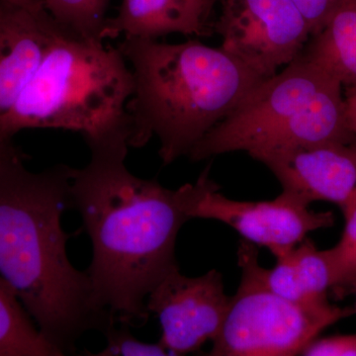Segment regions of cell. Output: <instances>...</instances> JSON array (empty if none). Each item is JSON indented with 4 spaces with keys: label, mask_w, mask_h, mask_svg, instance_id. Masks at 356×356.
<instances>
[{
    "label": "cell",
    "mask_w": 356,
    "mask_h": 356,
    "mask_svg": "<svg viewBox=\"0 0 356 356\" xmlns=\"http://www.w3.org/2000/svg\"><path fill=\"white\" fill-rule=\"evenodd\" d=\"M129 135L126 117L83 137L90 159L83 168H72L70 196L92 245L86 271L95 305L133 327L149 318L147 295L179 267L175 243L188 218L175 191L129 170Z\"/></svg>",
    "instance_id": "6da1fadb"
},
{
    "label": "cell",
    "mask_w": 356,
    "mask_h": 356,
    "mask_svg": "<svg viewBox=\"0 0 356 356\" xmlns=\"http://www.w3.org/2000/svg\"><path fill=\"white\" fill-rule=\"evenodd\" d=\"M70 182L72 168L63 163L32 172L19 161L0 175V277L63 355L86 332L104 334L117 323L95 305L88 271L67 257L62 216Z\"/></svg>",
    "instance_id": "7a4b0ae2"
},
{
    "label": "cell",
    "mask_w": 356,
    "mask_h": 356,
    "mask_svg": "<svg viewBox=\"0 0 356 356\" xmlns=\"http://www.w3.org/2000/svg\"><path fill=\"white\" fill-rule=\"evenodd\" d=\"M117 47L133 76L126 105L129 146L144 147L156 136L163 165L188 156L264 81L221 47L197 40L123 39Z\"/></svg>",
    "instance_id": "3957f363"
},
{
    "label": "cell",
    "mask_w": 356,
    "mask_h": 356,
    "mask_svg": "<svg viewBox=\"0 0 356 356\" xmlns=\"http://www.w3.org/2000/svg\"><path fill=\"white\" fill-rule=\"evenodd\" d=\"M132 93V72L118 47L62 29L0 120V133L9 139L28 129L95 135L125 120Z\"/></svg>",
    "instance_id": "277c9868"
},
{
    "label": "cell",
    "mask_w": 356,
    "mask_h": 356,
    "mask_svg": "<svg viewBox=\"0 0 356 356\" xmlns=\"http://www.w3.org/2000/svg\"><path fill=\"white\" fill-rule=\"evenodd\" d=\"M343 84L299 56L264 79L188 154L192 161L243 151L355 143L346 120Z\"/></svg>",
    "instance_id": "5b68a950"
},
{
    "label": "cell",
    "mask_w": 356,
    "mask_h": 356,
    "mask_svg": "<svg viewBox=\"0 0 356 356\" xmlns=\"http://www.w3.org/2000/svg\"><path fill=\"white\" fill-rule=\"evenodd\" d=\"M238 257L242 280L208 355H301L325 327L355 314L350 307L295 303L270 291L259 276L254 243L242 241Z\"/></svg>",
    "instance_id": "8992f818"
},
{
    "label": "cell",
    "mask_w": 356,
    "mask_h": 356,
    "mask_svg": "<svg viewBox=\"0 0 356 356\" xmlns=\"http://www.w3.org/2000/svg\"><path fill=\"white\" fill-rule=\"evenodd\" d=\"M210 165L195 184L175 191L180 209L188 220H217L238 232L245 241L266 248L275 257L303 242L307 235L334 225L332 212H315L309 205L282 191L270 201H236L222 195L211 179Z\"/></svg>",
    "instance_id": "52a82bcc"
},
{
    "label": "cell",
    "mask_w": 356,
    "mask_h": 356,
    "mask_svg": "<svg viewBox=\"0 0 356 356\" xmlns=\"http://www.w3.org/2000/svg\"><path fill=\"white\" fill-rule=\"evenodd\" d=\"M221 48L266 79L301 55L311 37L293 0H221Z\"/></svg>",
    "instance_id": "ba28073f"
},
{
    "label": "cell",
    "mask_w": 356,
    "mask_h": 356,
    "mask_svg": "<svg viewBox=\"0 0 356 356\" xmlns=\"http://www.w3.org/2000/svg\"><path fill=\"white\" fill-rule=\"evenodd\" d=\"M229 301L219 271L212 269L199 277H187L178 267L147 295L146 306L161 323L159 343L170 355H185L216 339Z\"/></svg>",
    "instance_id": "9c48e42d"
},
{
    "label": "cell",
    "mask_w": 356,
    "mask_h": 356,
    "mask_svg": "<svg viewBox=\"0 0 356 356\" xmlns=\"http://www.w3.org/2000/svg\"><path fill=\"white\" fill-rule=\"evenodd\" d=\"M250 156L268 168L283 192L307 205L324 201L341 208L356 191V142L280 147Z\"/></svg>",
    "instance_id": "30bf717a"
},
{
    "label": "cell",
    "mask_w": 356,
    "mask_h": 356,
    "mask_svg": "<svg viewBox=\"0 0 356 356\" xmlns=\"http://www.w3.org/2000/svg\"><path fill=\"white\" fill-rule=\"evenodd\" d=\"M62 29L44 3L0 1V120L13 109Z\"/></svg>",
    "instance_id": "8fae6325"
},
{
    "label": "cell",
    "mask_w": 356,
    "mask_h": 356,
    "mask_svg": "<svg viewBox=\"0 0 356 356\" xmlns=\"http://www.w3.org/2000/svg\"><path fill=\"white\" fill-rule=\"evenodd\" d=\"M206 0H122L100 38L158 40L170 34L205 37L213 32Z\"/></svg>",
    "instance_id": "7c38bea8"
},
{
    "label": "cell",
    "mask_w": 356,
    "mask_h": 356,
    "mask_svg": "<svg viewBox=\"0 0 356 356\" xmlns=\"http://www.w3.org/2000/svg\"><path fill=\"white\" fill-rule=\"evenodd\" d=\"M300 56L329 72L343 86L356 84V0L343 4L311 36Z\"/></svg>",
    "instance_id": "4fadbf2b"
},
{
    "label": "cell",
    "mask_w": 356,
    "mask_h": 356,
    "mask_svg": "<svg viewBox=\"0 0 356 356\" xmlns=\"http://www.w3.org/2000/svg\"><path fill=\"white\" fill-rule=\"evenodd\" d=\"M0 277V356H62Z\"/></svg>",
    "instance_id": "5bb4252c"
},
{
    "label": "cell",
    "mask_w": 356,
    "mask_h": 356,
    "mask_svg": "<svg viewBox=\"0 0 356 356\" xmlns=\"http://www.w3.org/2000/svg\"><path fill=\"white\" fill-rule=\"evenodd\" d=\"M300 290L309 304L327 303L334 284L329 250H320L306 238L289 252Z\"/></svg>",
    "instance_id": "9a60e30c"
},
{
    "label": "cell",
    "mask_w": 356,
    "mask_h": 356,
    "mask_svg": "<svg viewBox=\"0 0 356 356\" xmlns=\"http://www.w3.org/2000/svg\"><path fill=\"white\" fill-rule=\"evenodd\" d=\"M65 31L88 39L100 38L109 0H42Z\"/></svg>",
    "instance_id": "2e32d148"
},
{
    "label": "cell",
    "mask_w": 356,
    "mask_h": 356,
    "mask_svg": "<svg viewBox=\"0 0 356 356\" xmlns=\"http://www.w3.org/2000/svg\"><path fill=\"white\" fill-rule=\"evenodd\" d=\"M341 209L344 216V229L341 240L330 248L334 284L332 291L339 298L350 295L356 284V191Z\"/></svg>",
    "instance_id": "e0dca14e"
},
{
    "label": "cell",
    "mask_w": 356,
    "mask_h": 356,
    "mask_svg": "<svg viewBox=\"0 0 356 356\" xmlns=\"http://www.w3.org/2000/svg\"><path fill=\"white\" fill-rule=\"evenodd\" d=\"M120 327L112 325L104 336L106 346L96 353L83 351V355L92 356H163L170 355L168 350L159 343H149L140 341L129 331L128 325L121 324Z\"/></svg>",
    "instance_id": "ac0fdd59"
},
{
    "label": "cell",
    "mask_w": 356,
    "mask_h": 356,
    "mask_svg": "<svg viewBox=\"0 0 356 356\" xmlns=\"http://www.w3.org/2000/svg\"><path fill=\"white\" fill-rule=\"evenodd\" d=\"M350 0H293L309 25L311 36L317 34L332 15Z\"/></svg>",
    "instance_id": "d6986e66"
},
{
    "label": "cell",
    "mask_w": 356,
    "mask_h": 356,
    "mask_svg": "<svg viewBox=\"0 0 356 356\" xmlns=\"http://www.w3.org/2000/svg\"><path fill=\"white\" fill-rule=\"evenodd\" d=\"M306 356H356V334L315 339L304 348Z\"/></svg>",
    "instance_id": "ffe728a7"
},
{
    "label": "cell",
    "mask_w": 356,
    "mask_h": 356,
    "mask_svg": "<svg viewBox=\"0 0 356 356\" xmlns=\"http://www.w3.org/2000/svg\"><path fill=\"white\" fill-rule=\"evenodd\" d=\"M19 161H24V154L14 146L13 139L0 134V175Z\"/></svg>",
    "instance_id": "44dd1931"
},
{
    "label": "cell",
    "mask_w": 356,
    "mask_h": 356,
    "mask_svg": "<svg viewBox=\"0 0 356 356\" xmlns=\"http://www.w3.org/2000/svg\"><path fill=\"white\" fill-rule=\"evenodd\" d=\"M346 120L348 128L356 138V84L346 86L344 91Z\"/></svg>",
    "instance_id": "7402d4cb"
},
{
    "label": "cell",
    "mask_w": 356,
    "mask_h": 356,
    "mask_svg": "<svg viewBox=\"0 0 356 356\" xmlns=\"http://www.w3.org/2000/svg\"><path fill=\"white\" fill-rule=\"evenodd\" d=\"M0 1L10 2V3L19 4V6H35V4L43 3L40 0H0Z\"/></svg>",
    "instance_id": "603a6c76"
},
{
    "label": "cell",
    "mask_w": 356,
    "mask_h": 356,
    "mask_svg": "<svg viewBox=\"0 0 356 356\" xmlns=\"http://www.w3.org/2000/svg\"><path fill=\"white\" fill-rule=\"evenodd\" d=\"M220 1H221V0H206V4H207L208 10L210 11V13H212V9L215 4Z\"/></svg>",
    "instance_id": "cb8c5ba5"
},
{
    "label": "cell",
    "mask_w": 356,
    "mask_h": 356,
    "mask_svg": "<svg viewBox=\"0 0 356 356\" xmlns=\"http://www.w3.org/2000/svg\"><path fill=\"white\" fill-rule=\"evenodd\" d=\"M350 295H353L355 298V307H353V310H355V313L356 314V284L355 285V287L353 288V290H351Z\"/></svg>",
    "instance_id": "d4e9b609"
},
{
    "label": "cell",
    "mask_w": 356,
    "mask_h": 356,
    "mask_svg": "<svg viewBox=\"0 0 356 356\" xmlns=\"http://www.w3.org/2000/svg\"><path fill=\"white\" fill-rule=\"evenodd\" d=\"M40 1H42V0H40ZM42 2H43V1H42Z\"/></svg>",
    "instance_id": "484cf974"
}]
</instances>
